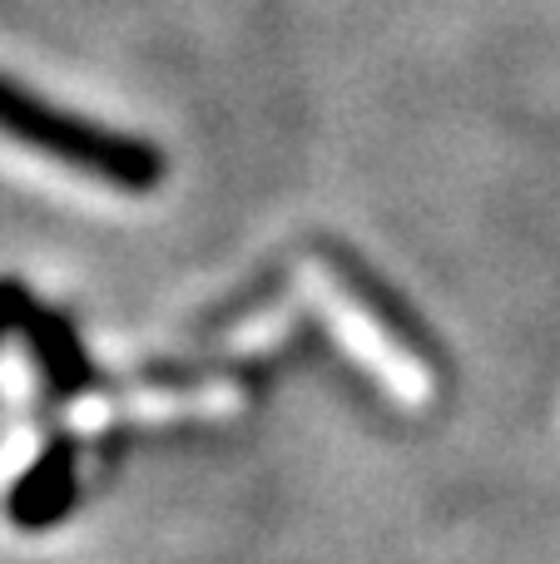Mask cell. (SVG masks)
Returning a JSON list of instances; mask_svg holds the SVG:
<instances>
[{
    "label": "cell",
    "instance_id": "obj_1",
    "mask_svg": "<svg viewBox=\"0 0 560 564\" xmlns=\"http://www.w3.org/2000/svg\"><path fill=\"white\" fill-rule=\"evenodd\" d=\"M0 134L65 169H79L85 178L119 188V194H154L164 184V154L154 144L125 134V129L95 124L85 115H69V109L40 99L35 89L15 85L10 75H0Z\"/></svg>",
    "mask_w": 560,
    "mask_h": 564
},
{
    "label": "cell",
    "instance_id": "obj_2",
    "mask_svg": "<svg viewBox=\"0 0 560 564\" xmlns=\"http://www.w3.org/2000/svg\"><path fill=\"white\" fill-rule=\"evenodd\" d=\"M0 327L25 332V341L40 357V371H45L50 397H79V391L95 381V371H89L75 332H69L55 312L35 307V302H30L20 288H10V282H0Z\"/></svg>",
    "mask_w": 560,
    "mask_h": 564
},
{
    "label": "cell",
    "instance_id": "obj_3",
    "mask_svg": "<svg viewBox=\"0 0 560 564\" xmlns=\"http://www.w3.org/2000/svg\"><path fill=\"white\" fill-rule=\"evenodd\" d=\"M75 460H79V451L69 436L50 441L45 456L15 480V490H10V520L25 530L55 525V520L75 506Z\"/></svg>",
    "mask_w": 560,
    "mask_h": 564
}]
</instances>
